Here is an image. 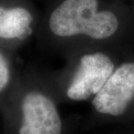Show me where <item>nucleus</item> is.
Listing matches in <instances>:
<instances>
[{"instance_id":"6","label":"nucleus","mask_w":134,"mask_h":134,"mask_svg":"<svg viewBox=\"0 0 134 134\" xmlns=\"http://www.w3.org/2000/svg\"><path fill=\"white\" fill-rule=\"evenodd\" d=\"M12 52L0 47V95L7 92L12 85L13 71L10 56Z\"/></svg>"},{"instance_id":"5","label":"nucleus","mask_w":134,"mask_h":134,"mask_svg":"<svg viewBox=\"0 0 134 134\" xmlns=\"http://www.w3.org/2000/svg\"><path fill=\"white\" fill-rule=\"evenodd\" d=\"M134 98V63H125L112 72L96 94L92 104L102 114L125 113Z\"/></svg>"},{"instance_id":"3","label":"nucleus","mask_w":134,"mask_h":134,"mask_svg":"<svg viewBox=\"0 0 134 134\" xmlns=\"http://www.w3.org/2000/svg\"><path fill=\"white\" fill-rule=\"evenodd\" d=\"M23 121L18 134H61L62 122L54 102L37 89H26L20 96Z\"/></svg>"},{"instance_id":"4","label":"nucleus","mask_w":134,"mask_h":134,"mask_svg":"<svg viewBox=\"0 0 134 134\" xmlns=\"http://www.w3.org/2000/svg\"><path fill=\"white\" fill-rule=\"evenodd\" d=\"M113 70V63L103 53L82 55L66 89L67 97L71 100L82 101L96 95Z\"/></svg>"},{"instance_id":"1","label":"nucleus","mask_w":134,"mask_h":134,"mask_svg":"<svg viewBox=\"0 0 134 134\" xmlns=\"http://www.w3.org/2000/svg\"><path fill=\"white\" fill-rule=\"evenodd\" d=\"M98 0H62L48 14L38 30L58 40L79 37L104 39L119 28V20L109 10H98Z\"/></svg>"},{"instance_id":"2","label":"nucleus","mask_w":134,"mask_h":134,"mask_svg":"<svg viewBox=\"0 0 134 134\" xmlns=\"http://www.w3.org/2000/svg\"><path fill=\"white\" fill-rule=\"evenodd\" d=\"M39 20L32 0H0V47L14 52L36 35Z\"/></svg>"}]
</instances>
